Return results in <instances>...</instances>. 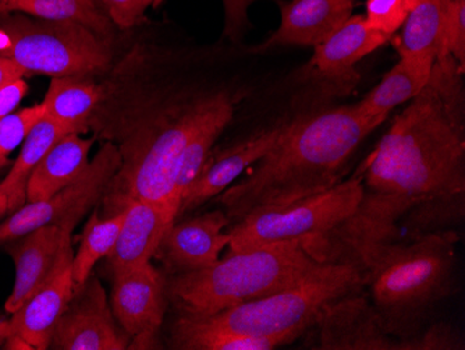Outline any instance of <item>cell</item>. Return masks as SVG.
Here are the masks:
<instances>
[{"mask_svg":"<svg viewBox=\"0 0 465 350\" xmlns=\"http://www.w3.org/2000/svg\"><path fill=\"white\" fill-rule=\"evenodd\" d=\"M464 70L450 55L436 59L427 87L394 119L361 168L364 195L354 215L313 245L321 263L361 265L393 242L410 208L465 193Z\"/></svg>","mask_w":465,"mask_h":350,"instance_id":"6da1fadb","label":"cell"},{"mask_svg":"<svg viewBox=\"0 0 465 350\" xmlns=\"http://www.w3.org/2000/svg\"><path fill=\"white\" fill-rule=\"evenodd\" d=\"M378 126L357 105L292 120L257 169L223 193L226 215L237 224L257 211L283 208L331 189L341 182L358 145Z\"/></svg>","mask_w":465,"mask_h":350,"instance_id":"7a4b0ae2","label":"cell"},{"mask_svg":"<svg viewBox=\"0 0 465 350\" xmlns=\"http://www.w3.org/2000/svg\"><path fill=\"white\" fill-rule=\"evenodd\" d=\"M456 242L454 231L430 234L379 245L362 260L373 308L399 344L417 336L435 305L450 295Z\"/></svg>","mask_w":465,"mask_h":350,"instance_id":"3957f363","label":"cell"},{"mask_svg":"<svg viewBox=\"0 0 465 350\" xmlns=\"http://www.w3.org/2000/svg\"><path fill=\"white\" fill-rule=\"evenodd\" d=\"M322 264L307 252L302 242L230 253L201 270L167 276V299L176 305L180 315H213L294 286Z\"/></svg>","mask_w":465,"mask_h":350,"instance_id":"277c9868","label":"cell"},{"mask_svg":"<svg viewBox=\"0 0 465 350\" xmlns=\"http://www.w3.org/2000/svg\"><path fill=\"white\" fill-rule=\"evenodd\" d=\"M367 274L355 263H325L310 276L283 291L222 310L213 315H180L172 329L226 333L278 339L282 344L302 336L334 300L358 294Z\"/></svg>","mask_w":465,"mask_h":350,"instance_id":"5b68a950","label":"cell"},{"mask_svg":"<svg viewBox=\"0 0 465 350\" xmlns=\"http://www.w3.org/2000/svg\"><path fill=\"white\" fill-rule=\"evenodd\" d=\"M222 93L153 111L120 150L122 165L106 192L111 214L127 200L159 204L177 219L174 177L183 150L215 106Z\"/></svg>","mask_w":465,"mask_h":350,"instance_id":"8992f818","label":"cell"},{"mask_svg":"<svg viewBox=\"0 0 465 350\" xmlns=\"http://www.w3.org/2000/svg\"><path fill=\"white\" fill-rule=\"evenodd\" d=\"M0 57L12 60L27 75L63 77L104 72L112 51L102 36L77 23L15 13L0 15Z\"/></svg>","mask_w":465,"mask_h":350,"instance_id":"52a82bcc","label":"cell"},{"mask_svg":"<svg viewBox=\"0 0 465 350\" xmlns=\"http://www.w3.org/2000/svg\"><path fill=\"white\" fill-rule=\"evenodd\" d=\"M364 195L361 172L341 180L326 192L295 201L276 210L257 211L237 222L229 231L230 253L248 252L284 242L318 245L349 221Z\"/></svg>","mask_w":465,"mask_h":350,"instance_id":"ba28073f","label":"cell"},{"mask_svg":"<svg viewBox=\"0 0 465 350\" xmlns=\"http://www.w3.org/2000/svg\"><path fill=\"white\" fill-rule=\"evenodd\" d=\"M122 165V154L114 144H104L88 168L70 186L46 200L21 205L0 222V245L25 236L46 225H59L72 232L91 208L101 200Z\"/></svg>","mask_w":465,"mask_h":350,"instance_id":"9c48e42d","label":"cell"},{"mask_svg":"<svg viewBox=\"0 0 465 350\" xmlns=\"http://www.w3.org/2000/svg\"><path fill=\"white\" fill-rule=\"evenodd\" d=\"M130 339V334L117 323L101 282L91 275L74 289L57 321L49 349L125 350Z\"/></svg>","mask_w":465,"mask_h":350,"instance_id":"30bf717a","label":"cell"},{"mask_svg":"<svg viewBox=\"0 0 465 350\" xmlns=\"http://www.w3.org/2000/svg\"><path fill=\"white\" fill-rule=\"evenodd\" d=\"M312 326L316 329L313 349H399V341L386 333L372 303L358 294L326 305Z\"/></svg>","mask_w":465,"mask_h":350,"instance_id":"8fae6325","label":"cell"},{"mask_svg":"<svg viewBox=\"0 0 465 350\" xmlns=\"http://www.w3.org/2000/svg\"><path fill=\"white\" fill-rule=\"evenodd\" d=\"M70 237L72 232L59 225H46L5 245L15 265V286L5 305L7 313L25 305L72 255Z\"/></svg>","mask_w":465,"mask_h":350,"instance_id":"7c38bea8","label":"cell"},{"mask_svg":"<svg viewBox=\"0 0 465 350\" xmlns=\"http://www.w3.org/2000/svg\"><path fill=\"white\" fill-rule=\"evenodd\" d=\"M230 224L223 211H213L187 221H174L162 236L153 258H158L169 275L201 270L221 258L229 245Z\"/></svg>","mask_w":465,"mask_h":350,"instance_id":"4fadbf2b","label":"cell"},{"mask_svg":"<svg viewBox=\"0 0 465 350\" xmlns=\"http://www.w3.org/2000/svg\"><path fill=\"white\" fill-rule=\"evenodd\" d=\"M289 126L290 122L279 123L276 126L260 130L232 147L213 155L209 154L203 168L180 201L177 218L224 192L248 166L261 161L276 145Z\"/></svg>","mask_w":465,"mask_h":350,"instance_id":"5bb4252c","label":"cell"},{"mask_svg":"<svg viewBox=\"0 0 465 350\" xmlns=\"http://www.w3.org/2000/svg\"><path fill=\"white\" fill-rule=\"evenodd\" d=\"M166 305V278L151 261L114 276L112 312L130 336L143 331H159Z\"/></svg>","mask_w":465,"mask_h":350,"instance_id":"9a60e30c","label":"cell"},{"mask_svg":"<svg viewBox=\"0 0 465 350\" xmlns=\"http://www.w3.org/2000/svg\"><path fill=\"white\" fill-rule=\"evenodd\" d=\"M124 221L114 249L106 255L112 276L134 270L150 263L162 236L176 219L159 204L143 200H127L123 205Z\"/></svg>","mask_w":465,"mask_h":350,"instance_id":"2e32d148","label":"cell"},{"mask_svg":"<svg viewBox=\"0 0 465 350\" xmlns=\"http://www.w3.org/2000/svg\"><path fill=\"white\" fill-rule=\"evenodd\" d=\"M73 257V253L67 255L49 281L12 313V335L25 339L34 349H49L57 321L74 294Z\"/></svg>","mask_w":465,"mask_h":350,"instance_id":"e0dca14e","label":"cell"},{"mask_svg":"<svg viewBox=\"0 0 465 350\" xmlns=\"http://www.w3.org/2000/svg\"><path fill=\"white\" fill-rule=\"evenodd\" d=\"M355 0H290L278 30L262 45H320L352 15Z\"/></svg>","mask_w":465,"mask_h":350,"instance_id":"ac0fdd59","label":"cell"},{"mask_svg":"<svg viewBox=\"0 0 465 350\" xmlns=\"http://www.w3.org/2000/svg\"><path fill=\"white\" fill-rule=\"evenodd\" d=\"M388 41H391L389 36L368 27L364 15H351L341 28L315 46L311 65L325 77L347 78L360 60Z\"/></svg>","mask_w":465,"mask_h":350,"instance_id":"d6986e66","label":"cell"},{"mask_svg":"<svg viewBox=\"0 0 465 350\" xmlns=\"http://www.w3.org/2000/svg\"><path fill=\"white\" fill-rule=\"evenodd\" d=\"M91 147L93 140L80 137V133L60 138L28 177V203L46 200L78 180L90 165Z\"/></svg>","mask_w":465,"mask_h":350,"instance_id":"ffe728a7","label":"cell"},{"mask_svg":"<svg viewBox=\"0 0 465 350\" xmlns=\"http://www.w3.org/2000/svg\"><path fill=\"white\" fill-rule=\"evenodd\" d=\"M435 60L400 57L399 64L358 102V111L373 122H385L391 111L414 99L427 87Z\"/></svg>","mask_w":465,"mask_h":350,"instance_id":"44dd1931","label":"cell"},{"mask_svg":"<svg viewBox=\"0 0 465 350\" xmlns=\"http://www.w3.org/2000/svg\"><path fill=\"white\" fill-rule=\"evenodd\" d=\"M101 99V87L90 75H63L52 78L42 101L46 116L69 133H84L88 117Z\"/></svg>","mask_w":465,"mask_h":350,"instance_id":"7402d4cb","label":"cell"},{"mask_svg":"<svg viewBox=\"0 0 465 350\" xmlns=\"http://www.w3.org/2000/svg\"><path fill=\"white\" fill-rule=\"evenodd\" d=\"M446 0H418L410 10L401 33L393 39L400 57L435 60L443 55Z\"/></svg>","mask_w":465,"mask_h":350,"instance_id":"603a6c76","label":"cell"},{"mask_svg":"<svg viewBox=\"0 0 465 350\" xmlns=\"http://www.w3.org/2000/svg\"><path fill=\"white\" fill-rule=\"evenodd\" d=\"M232 114H234V105L232 99L222 93L211 114L203 120V125L198 127L197 132L183 150L177 165L176 177H174V201L177 207H180V201L185 190L203 168V162L211 154L213 144L232 120Z\"/></svg>","mask_w":465,"mask_h":350,"instance_id":"cb8c5ba5","label":"cell"},{"mask_svg":"<svg viewBox=\"0 0 465 350\" xmlns=\"http://www.w3.org/2000/svg\"><path fill=\"white\" fill-rule=\"evenodd\" d=\"M21 15L51 20V22H72L90 28L104 38L112 31V23L95 0H2L0 15Z\"/></svg>","mask_w":465,"mask_h":350,"instance_id":"d4e9b609","label":"cell"},{"mask_svg":"<svg viewBox=\"0 0 465 350\" xmlns=\"http://www.w3.org/2000/svg\"><path fill=\"white\" fill-rule=\"evenodd\" d=\"M66 135H70V133L64 127L57 125L51 117L46 115L42 117L33 130L28 133L23 148H21L20 155L12 165L9 174L0 182V192H9L18 207H21L27 198L25 187H27V180L31 172L39 164V161L49 153L54 144Z\"/></svg>","mask_w":465,"mask_h":350,"instance_id":"484cf974","label":"cell"},{"mask_svg":"<svg viewBox=\"0 0 465 350\" xmlns=\"http://www.w3.org/2000/svg\"><path fill=\"white\" fill-rule=\"evenodd\" d=\"M124 216V208L104 218H99L98 211H94L81 234L77 255L73 257L72 276L74 289L93 275L96 263L114 249Z\"/></svg>","mask_w":465,"mask_h":350,"instance_id":"4316f807","label":"cell"},{"mask_svg":"<svg viewBox=\"0 0 465 350\" xmlns=\"http://www.w3.org/2000/svg\"><path fill=\"white\" fill-rule=\"evenodd\" d=\"M464 197L465 193H461L418 203L403 215L407 229L414 235V239L451 231L449 226L459 225L464 218Z\"/></svg>","mask_w":465,"mask_h":350,"instance_id":"83f0119b","label":"cell"},{"mask_svg":"<svg viewBox=\"0 0 465 350\" xmlns=\"http://www.w3.org/2000/svg\"><path fill=\"white\" fill-rule=\"evenodd\" d=\"M282 345L278 339L179 329H171L169 342L172 349L185 350H273Z\"/></svg>","mask_w":465,"mask_h":350,"instance_id":"f1b7e54d","label":"cell"},{"mask_svg":"<svg viewBox=\"0 0 465 350\" xmlns=\"http://www.w3.org/2000/svg\"><path fill=\"white\" fill-rule=\"evenodd\" d=\"M44 116L45 108L38 104L0 119V161H7V155L25 143L28 133Z\"/></svg>","mask_w":465,"mask_h":350,"instance_id":"f546056e","label":"cell"},{"mask_svg":"<svg viewBox=\"0 0 465 350\" xmlns=\"http://www.w3.org/2000/svg\"><path fill=\"white\" fill-rule=\"evenodd\" d=\"M412 5L410 0H368L365 5V22L371 30L391 36L401 28Z\"/></svg>","mask_w":465,"mask_h":350,"instance_id":"4dcf8cb0","label":"cell"},{"mask_svg":"<svg viewBox=\"0 0 465 350\" xmlns=\"http://www.w3.org/2000/svg\"><path fill=\"white\" fill-rule=\"evenodd\" d=\"M443 55H450L461 70H464L465 0H446Z\"/></svg>","mask_w":465,"mask_h":350,"instance_id":"1f68e13d","label":"cell"},{"mask_svg":"<svg viewBox=\"0 0 465 350\" xmlns=\"http://www.w3.org/2000/svg\"><path fill=\"white\" fill-rule=\"evenodd\" d=\"M401 350L464 349V339L449 324L439 323L422 329L414 338L400 342Z\"/></svg>","mask_w":465,"mask_h":350,"instance_id":"d6a6232c","label":"cell"},{"mask_svg":"<svg viewBox=\"0 0 465 350\" xmlns=\"http://www.w3.org/2000/svg\"><path fill=\"white\" fill-rule=\"evenodd\" d=\"M95 4L122 30L143 22L145 10L151 6L150 0H95Z\"/></svg>","mask_w":465,"mask_h":350,"instance_id":"836d02e7","label":"cell"},{"mask_svg":"<svg viewBox=\"0 0 465 350\" xmlns=\"http://www.w3.org/2000/svg\"><path fill=\"white\" fill-rule=\"evenodd\" d=\"M27 94L28 85L23 78H18L2 88L0 90V119L12 114Z\"/></svg>","mask_w":465,"mask_h":350,"instance_id":"e575fe53","label":"cell"},{"mask_svg":"<svg viewBox=\"0 0 465 350\" xmlns=\"http://www.w3.org/2000/svg\"><path fill=\"white\" fill-rule=\"evenodd\" d=\"M161 347L159 331H143L132 336L127 349H161Z\"/></svg>","mask_w":465,"mask_h":350,"instance_id":"d590c367","label":"cell"},{"mask_svg":"<svg viewBox=\"0 0 465 350\" xmlns=\"http://www.w3.org/2000/svg\"><path fill=\"white\" fill-rule=\"evenodd\" d=\"M25 72L20 66L6 59V57H0V90L6 87L7 85L18 78L25 77Z\"/></svg>","mask_w":465,"mask_h":350,"instance_id":"8d00e7d4","label":"cell"},{"mask_svg":"<svg viewBox=\"0 0 465 350\" xmlns=\"http://www.w3.org/2000/svg\"><path fill=\"white\" fill-rule=\"evenodd\" d=\"M18 208L20 207L9 192H0V218H4L10 211L18 210Z\"/></svg>","mask_w":465,"mask_h":350,"instance_id":"74e56055","label":"cell"},{"mask_svg":"<svg viewBox=\"0 0 465 350\" xmlns=\"http://www.w3.org/2000/svg\"><path fill=\"white\" fill-rule=\"evenodd\" d=\"M2 349L34 350V347L31 346V345L28 344L27 341H25V339L20 338V336L10 335L9 338L6 339V342H5L4 346H2Z\"/></svg>","mask_w":465,"mask_h":350,"instance_id":"f35d334b","label":"cell"},{"mask_svg":"<svg viewBox=\"0 0 465 350\" xmlns=\"http://www.w3.org/2000/svg\"><path fill=\"white\" fill-rule=\"evenodd\" d=\"M12 335V326H10V320L0 317V349L4 346L5 342L9 336Z\"/></svg>","mask_w":465,"mask_h":350,"instance_id":"ab89813d","label":"cell"},{"mask_svg":"<svg viewBox=\"0 0 465 350\" xmlns=\"http://www.w3.org/2000/svg\"><path fill=\"white\" fill-rule=\"evenodd\" d=\"M151 5H153V7L159 6V5L163 2V0H150Z\"/></svg>","mask_w":465,"mask_h":350,"instance_id":"60d3db41","label":"cell"},{"mask_svg":"<svg viewBox=\"0 0 465 350\" xmlns=\"http://www.w3.org/2000/svg\"><path fill=\"white\" fill-rule=\"evenodd\" d=\"M7 164H9V161H0V169L4 168V166H6Z\"/></svg>","mask_w":465,"mask_h":350,"instance_id":"b9f144b4","label":"cell"},{"mask_svg":"<svg viewBox=\"0 0 465 350\" xmlns=\"http://www.w3.org/2000/svg\"><path fill=\"white\" fill-rule=\"evenodd\" d=\"M418 0H410V4L412 5V6H414L415 4H417Z\"/></svg>","mask_w":465,"mask_h":350,"instance_id":"7bdbcfd3","label":"cell"},{"mask_svg":"<svg viewBox=\"0 0 465 350\" xmlns=\"http://www.w3.org/2000/svg\"><path fill=\"white\" fill-rule=\"evenodd\" d=\"M0 2H2V0H0Z\"/></svg>","mask_w":465,"mask_h":350,"instance_id":"ee69618b","label":"cell"}]
</instances>
